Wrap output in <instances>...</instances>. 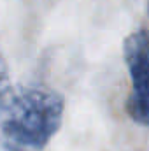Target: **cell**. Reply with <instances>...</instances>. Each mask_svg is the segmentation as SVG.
<instances>
[{
  "mask_svg": "<svg viewBox=\"0 0 149 151\" xmlns=\"http://www.w3.org/2000/svg\"><path fill=\"white\" fill-rule=\"evenodd\" d=\"M63 99L42 86L16 88L0 97V148L42 151L63 119Z\"/></svg>",
  "mask_w": 149,
  "mask_h": 151,
  "instance_id": "cell-1",
  "label": "cell"
},
{
  "mask_svg": "<svg viewBox=\"0 0 149 151\" xmlns=\"http://www.w3.org/2000/svg\"><path fill=\"white\" fill-rule=\"evenodd\" d=\"M7 81H9V76H7V65H5V62L2 60V56H0V97L5 93V90H7Z\"/></svg>",
  "mask_w": 149,
  "mask_h": 151,
  "instance_id": "cell-3",
  "label": "cell"
},
{
  "mask_svg": "<svg viewBox=\"0 0 149 151\" xmlns=\"http://www.w3.org/2000/svg\"><path fill=\"white\" fill-rule=\"evenodd\" d=\"M125 63L132 77V91L125 104L126 113L135 123L149 127V55Z\"/></svg>",
  "mask_w": 149,
  "mask_h": 151,
  "instance_id": "cell-2",
  "label": "cell"
},
{
  "mask_svg": "<svg viewBox=\"0 0 149 151\" xmlns=\"http://www.w3.org/2000/svg\"><path fill=\"white\" fill-rule=\"evenodd\" d=\"M148 14H149V0H148Z\"/></svg>",
  "mask_w": 149,
  "mask_h": 151,
  "instance_id": "cell-4",
  "label": "cell"
}]
</instances>
